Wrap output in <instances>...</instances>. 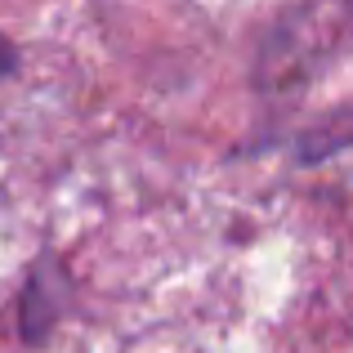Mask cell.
I'll return each instance as SVG.
<instances>
[{
	"label": "cell",
	"instance_id": "6da1fadb",
	"mask_svg": "<svg viewBox=\"0 0 353 353\" xmlns=\"http://www.w3.org/2000/svg\"><path fill=\"white\" fill-rule=\"evenodd\" d=\"M14 59H18V54H14V45H9L5 36H0V81H5L9 72H14Z\"/></svg>",
	"mask_w": 353,
	"mask_h": 353
}]
</instances>
